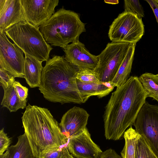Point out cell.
<instances>
[{
  "instance_id": "obj_1",
  "label": "cell",
  "mask_w": 158,
  "mask_h": 158,
  "mask_svg": "<svg viewBox=\"0 0 158 158\" xmlns=\"http://www.w3.org/2000/svg\"><path fill=\"white\" fill-rule=\"evenodd\" d=\"M147 94L136 76H132L113 92L103 115L106 139H121L126 129L133 125Z\"/></svg>"
},
{
  "instance_id": "obj_2",
  "label": "cell",
  "mask_w": 158,
  "mask_h": 158,
  "mask_svg": "<svg viewBox=\"0 0 158 158\" xmlns=\"http://www.w3.org/2000/svg\"><path fill=\"white\" fill-rule=\"evenodd\" d=\"M78 69L63 56L52 55L43 68L39 87L44 98L62 104L83 103L77 83Z\"/></svg>"
},
{
  "instance_id": "obj_3",
  "label": "cell",
  "mask_w": 158,
  "mask_h": 158,
  "mask_svg": "<svg viewBox=\"0 0 158 158\" xmlns=\"http://www.w3.org/2000/svg\"><path fill=\"white\" fill-rule=\"evenodd\" d=\"M22 120L35 158L43 151L67 145L69 139L48 109L28 104Z\"/></svg>"
},
{
  "instance_id": "obj_4",
  "label": "cell",
  "mask_w": 158,
  "mask_h": 158,
  "mask_svg": "<svg viewBox=\"0 0 158 158\" xmlns=\"http://www.w3.org/2000/svg\"><path fill=\"white\" fill-rule=\"evenodd\" d=\"M39 28L46 42L62 48L79 40L86 31L85 24L74 11L61 8L55 12Z\"/></svg>"
},
{
  "instance_id": "obj_5",
  "label": "cell",
  "mask_w": 158,
  "mask_h": 158,
  "mask_svg": "<svg viewBox=\"0 0 158 158\" xmlns=\"http://www.w3.org/2000/svg\"><path fill=\"white\" fill-rule=\"evenodd\" d=\"M39 29V27L25 21L5 32L24 54L39 60L47 61L52 48L46 42Z\"/></svg>"
},
{
  "instance_id": "obj_6",
  "label": "cell",
  "mask_w": 158,
  "mask_h": 158,
  "mask_svg": "<svg viewBox=\"0 0 158 158\" xmlns=\"http://www.w3.org/2000/svg\"><path fill=\"white\" fill-rule=\"evenodd\" d=\"M133 44L112 42L107 44L105 49L98 55V62L94 69L99 81L106 83L112 81L129 47Z\"/></svg>"
},
{
  "instance_id": "obj_7",
  "label": "cell",
  "mask_w": 158,
  "mask_h": 158,
  "mask_svg": "<svg viewBox=\"0 0 158 158\" xmlns=\"http://www.w3.org/2000/svg\"><path fill=\"white\" fill-rule=\"evenodd\" d=\"M144 33L142 19L133 13L124 11L110 26L108 36L112 42L136 43Z\"/></svg>"
},
{
  "instance_id": "obj_8",
  "label": "cell",
  "mask_w": 158,
  "mask_h": 158,
  "mask_svg": "<svg viewBox=\"0 0 158 158\" xmlns=\"http://www.w3.org/2000/svg\"><path fill=\"white\" fill-rule=\"evenodd\" d=\"M133 125L135 130L145 138L158 157V105L146 101Z\"/></svg>"
},
{
  "instance_id": "obj_9",
  "label": "cell",
  "mask_w": 158,
  "mask_h": 158,
  "mask_svg": "<svg viewBox=\"0 0 158 158\" xmlns=\"http://www.w3.org/2000/svg\"><path fill=\"white\" fill-rule=\"evenodd\" d=\"M23 52L7 38L5 32L0 33V68L15 77L24 78Z\"/></svg>"
},
{
  "instance_id": "obj_10",
  "label": "cell",
  "mask_w": 158,
  "mask_h": 158,
  "mask_svg": "<svg viewBox=\"0 0 158 158\" xmlns=\"http://www.w3.org/2000/svg\"><path fill=\"white\" fill-rule=\"evenodd\" d=\"M25 20L38 27L55 13L58 0H21Z\"/></svg>"
},
{
  "instance_id": "obj_11",
  "label": "cell",
  "mask_w": 158,
  "mask_h": 158,
  "mask_svg": "<svg viewBox=\"0 0 158 158\" xmlns=\"http://www.w3.org/2000/svg\"><path fill=\"white\" fill-rule=\"evenodd\" d=\"M66 146L75 158H100L102 152L92 140L86 127L81 133L69 138Z\"/></svg>"
},
{
  "instance_id": "obj_12",
  "label": "cell",
  "mask_w": 158,
  "mask_h": 158,
  "mask_svg": "<svg viewBox=\"0 0 158 158\" xmlns=\"http://www.w3.org/2000/svg\"><path fill=\"white\" fill-rule=\"evenodd\" d=\"M89 114L84 109L74 106L62 116L59 126L69 139L82 132L86 127Z\"/></svg>"
},
{
  "instance_id": "obj_13",
  "label": "cell",
  "mask_w": 158,
  "mask_h": 158,
  "mask_svg": "<svg viewBox=\"0 0 158 158\" xmlns=\"http://www.w3.org/2000/svg\"><path fill=\"white\" fill-rule=\"evenodd\" d=\"M65 53L64 59L78 68L94 69L98 61V56L91 54L84 44L79 40L62 48Z\"/></svg>"
},
{
  "instance_id": "obj_14",
  "label": "cell",
  "mask_w": 158,
  "mask_h": 158,
  "mask_svg": "<svg viewBox=\"0 0 158 158\" xmlns=\"http://www.w3.org/2000/svg\"><path fill=\"white\" fill-rule=\"evenodd\" d=\"M25 20L21 0H5L0 7V33Z\"/></svg>"
},
{
  "instance_id": "obj_15",
  "label": "cell",
  "mask_w": 158,
  "mask_h": 158,
  "mask_svg": "<svg viewBox=\"0 0 158 158\" xmlns=\"http://www.w3.org/2000/svg\"><path fill=\"white\" fill-rule=\"evenodd\" d=\"M77 83L83 103L92 96L102 98L109 94L114 89L110 83L100 81L84 82L77 80Z\"/></svg>"
},
{
  "instance_id": "obj_16",
  "label": "cell",
  "mask_w": 158,
  "mask_h": 158,
  "mask_svg": "<svg viewBox=\"0 0 158 158\" xmlns=\"http://www.w3.org/2000/svg\"><path fill=\"white\" fill-rule=\"evenodd\" d=\"M25 54L24 78L31 88L39 87L43 67L42 61Z\"/></svg>"
},
{
  "instance_id": "obj_17",
  "label": "cell",
  "mask_w": 158,
  "mask_h": 158,
  "mask_svg": "<svg viewBox=\"0 0 158 158\" xmlns=\"http://www.w3.org/2000/svg\"><path fill=\"white\" fill-rule=\"evenodd\" d=\"M136 44H133L130 46L116 74L110 82L113 87H116L117 88H119L124 84L130 77Z\"/></svg>"
},
{
  "instance_id": "obj_18",
  "label": "cell",
  "mask_w": 158,
  "mask_h": 158,
  "mask_svg": "<svg viewBox=\"0 0 158 158\" xmlns=\"http://www.w3.org/2000/svg\"><path fill=\"white\" fill-rule=\"evenodd\" d=\"M9 158H35L26 134L18 137L17 143L10 146Z\"/></svg>"
},
{
  "instance_id": "obj_19",
  "label": "cell",
  "mask_w": 158,
  "mask_h": 158,
  "mask_svg": "<svg viewBox=\"0 0 158 158\" xmlns=\"http://www.w3.org/2000/svg\"><path fill=\"white\" fill-rule=\"evenodd\" d=\"M2 88L4 91L1 103L2 107H6L10 112H15L20 109L26 107L27 99L22 101L19 98L13 85L7 88Z\"/></svg>"
},
{
  "instance_id": "obj_20",
  "label": "cell",
  "mask_w": 158,
  "mask_h": 158,
  "mask_svg": "<svg viewBox=\"0 0 158 158\" xmlns=\"http://www.w3.org/2000/svg\"><path fill=\"white\" fill-rule=\"evenodd\" d=\"M141 136L131 126L125 131L123 135L125 145L121 152L122 158H135L136 147Z\"/></svg>"
},
{
  "instance_id": "obj_21",
  "label": "cell",
  "mask_w": 158,
  "mask_h": 158,
  "mask_svg": "<svg viewBox=\"0 0 158 158\" xmlns=\"http://www.w3.org/2000/svg\"><path fill=\"white\" fill-rule=\"evenodd\" d=\"M147 97L153 98L158 102V74L146 73L138 77Z\"/></svg>"
},
{
  "instance_id": "obj_22",
  "label": "cell",
  "mask_w": 158,
  "mask_h": 158,
  "mask_svg": "<svg viewBox=\"0 0 158 158\" xmlns=\"http://www.w3.org/2000/svg\"><path fill=\"white\" fill-rule=\"evenodd\" d=\"M135 158H158L146 139L141 135L136 147Z\"/></svg>"
},
{
  "instance_id": "obj_23",
  "label": "cell",
  "mask_w": 158,
  "mask_h": 158,
  "mask_svg": "<svg viewBox=\"0 0 158 158\" xmlns=\"http://www.w3.org/2000/svg\"><path fill=\"white\" fill-rule=\"evenodd\" d=\"M124 11L133 13L140 19L144 17L143 9L139 0H125Z\"/></svg>"
},
{
  "instance_id": "obj_24",
  "label": "cell",
  "mask_w": 158,
  "mask_h": 158,
  "mask_svg": "<svg viewBox=\"0 0 158 158\" xmlns=\"http://www.w3.org/2000/svg\"><path fill=\"white\" fill-rule=\"evenodd\" d=\"M76 74V79L81 82H90L99 81L94 69L78 68Z\"/></svg>"
},
{
  "instance_id": "obj_25",
  "label": "cell",
  "mask_w": 158,
  "mask_h": 158,
  "mask_svg": "<svg viewBox=\"0 0 158 158\" xmlns=\"http://www.w3.org/2000/svg\"><path fill=\"white\" fill-rule=\"evenodd\" d=\"M66 146L43 151L38 158H66Z\"/></svg>"
},
{
  "instance_id": "obj_26",
  "label": "cell",
  "mask_w": 158,
  "mask_h": 158,
  "mask_svg": "<svg viewBox=\"0 0 158 158\" xmlns=\"http://www.w3.org/2000/svg\"><path fill=\"white\" fill-rule=\"evenodd\" d=\"M15 77L4 69L0 68V82L2 88H7L15 81Z\"/></svg>"
},
{
  "instance_id": "obj_27",
  "label": "cell",
  "mask_w": 158,
  "mask_h": 158,
  "mask_svg": "<svg viewBox=\"0 0 158 158\" xmlns=\"http://www.w3.org/2000/svg\"><path fill=\"white\" fill-rule=\"evenodd\" d=\"M12 142L11 138L4 131L3 128L0 131V155L3 154L7 151Z\"/></svg>"
},
{
  "instance_id": "obj_28",
  "label": "cell",
  "mask_w": 158,
  "mask_h": 158,
  "mask_svg": "<svg viewBox=\"0 0 158 158\" xmlns=\"http://www.w3.org/2000/svg\"><path fill=\"white\" fill-rule=\"evenodd\" d=\"M13 86L19 98L22 101L27 100L28 95V88L16 81L13 83Z\"/></svg>"
},
{
  "instance_id": "obj_29",
  "label": "cell",
  "mask_w": 158,
  "mask_h": 158,
  "mask_svg": "<svg viewBox=\"0 0 158 158\" xmlns=\"http://www.w3.org/2000/svg\"><path fill=\"white\" fill-rule=\"evenodd\" d=\"M100 158H122L115 151L110 148L103 152Z\"/></svg>"
},
{
  "instance_id": "obj_30",
  "label": "cell",
  "mask_w": 158,
  "mask_h": 158,
  "mask_svg": "<svg viewBox=\"0 0 158 158\" xmlns=\"http://www.w3.org/2000/svg\"><path fill=\"white\" fill-rule=\"evenodd\" d=\"M150 5L155 16L158 24V5L155 0H146Z\"/></svg>"
},
{
  "instance_id": "obj_31",
  "label": "cell",
  "mask_w": 158,
  "mask_h": 158,
  "mask_svg": "<svg viewBox=\"0 0 158 158\" xmlns=\"http://www.w3.org/2000/svg\"><path fill=\"white\" fill-rule=\"evenodd\" d=\"M9 152L8 150L6 151L5 153L0 155V158H9Z\"/></svg>"
},
{
  "instance_id": "obj_32",
  "label": "cell",
  "mask_w": 158,
  "mask_h": 158,
  "mask_svg": "<svg viewBox=\"0 0 158 158\" xmlns=\"http://www.w3.org/2000/svg\"><path fill=\"white\" fill-rule=\"evenodd\" d=\"M104 2L106 3L111 4H116L118 3V0H104Z\"/></svg>"
},
{
  "instance_id": "obj_33",
  "label": "cell",
  "mask_w": 158,
  "mask_h": 158,
  "mask_svg": "<svg viewBox=\"0 0 158 158\" xmlns=\"http://www.w3.org/2000/svg\"><path fill=\"white\" fill-rule=\"evenodd\" d=\"M66 158H75L69 152L68 148L66 150Z\"/></svg>"
},
{
  "instance_id": "obj_34",
  "label": "cell",
  "mask_w": 158,
  "mask_h": 158,
  "mask_svg": "<svg viewBox=\"0 0 158 158\" xmlns=\"http://www.w3.org/2000/svg\"><path fill=\"white\" fill-rule=\"evenodd\" d=\"M155 0L158 5V0Z\"/></svg>"
}]
</instances>
